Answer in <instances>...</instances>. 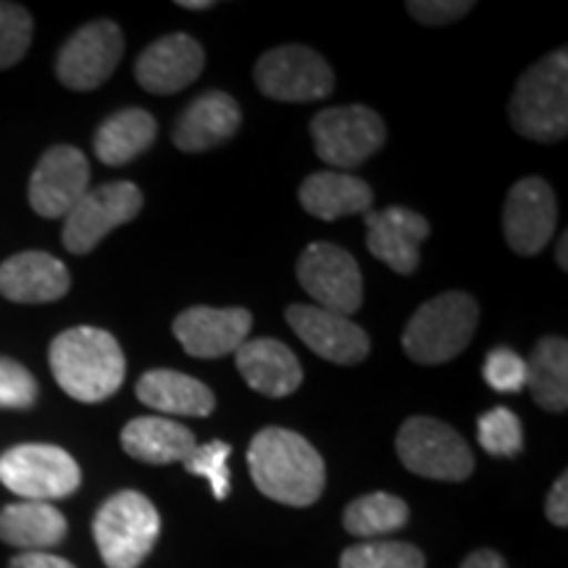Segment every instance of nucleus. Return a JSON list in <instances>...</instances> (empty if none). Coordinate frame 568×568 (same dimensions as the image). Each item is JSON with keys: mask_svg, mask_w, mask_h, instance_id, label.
I'll list each match as a JSON object with an SVG mask.
<instances>
[{"mask_svg": "<svg viewBox=\"0 0 568 568\" xmlns=\"http://www.w3.org/2000/svg\"><path fill=\"white\" fill-rule=\"evenodd\" d=\"M247 466L255 487L284 506H314L324 493V460L316 447L297 432L280 426L258 432L247 450Z\"/></svg>", "mask_w": 568, "mask_h": 568, "instance_id": "nucleus-1", "label": "nucleus"}, {"mask_svg": "<svg viewBox=\"0 0 568 568\" xmlns=\"http://www.w3.org/2000/svg\"><path fill=\"white\" fill-rule=\"evenodd\" d=\"M51 368L63 393L80 403H101L124 385L126 361L111 332L74 326L51 343Z\"/></svg>", "mask_w": 568, "mask_h": 568, "instance_id": "nucleus-2", "label": "nucleus"}, {"mask_svg": "<svg viewBox=\"0 0 568 568\" xmlns=\"http://www.w3.org/2000/svg\"><path fill=\"white\" fill-rule=\"evenodd\" d=\"M510 124L521 138L558 142L568 132V55L556 51L527 69L510 98Z\"/></svg>", "mask_w": 568, "mask_h": 568, "instance_id": "nucleus-3", "label": "nucleus"}, {"mask_svg": "<svg viewBox=\"0 0 568 568\" xmlns=\"http://www.w3.org/2000/svg\"><path fill=\"white\" fill-rule=\"evenodd\" d=\"M479 305L468 293H443L426 301L403 332V351L426 366L447 364L474 339Z\"/></svg>", "mask_w": 568, "mask_h": 568, "instance_id": "nucleus-4", "label": "nucleus"}, {"mask_svg": "<svg viewBox=\"0 0 568 568\" xmlns=\"http://www.w3.org/2000/svg\"><path fill=\"white\" fill-rule=\"evenodd\" d=\"M92 535L105 566L138 568L161 535V516L145 495L124 489L98 508Z\"/></svg>", "mask_w": 568, "mask_h": 568, "instance_id": "nucleus-5", "label": "nucleus"}, {"mask_svg": "<svg viewBox=\"0 0 568 568\" xmlns=\"http://www.w3.org/2000/svg\"><path fill=\"white\" fill-rule=\"evenodd\" d=\"M397 456L410 474L437 481H464L474 474V456L466 439L437 418L414 416L395 439Z\"/></svg>", "mask_w": 568, "mask_h": 568, "instance_id": "nucleus-6", "label": "nucleus"}, {"mask_svg": "<svg viewBox=\"0 0 568 568\" xmlns=\"http://www.w3.org/2000/svg\"><path fill=\"white\" fill-rule=\"evenodd\" d=\"M0 481L24 500L51 503L74 493L82 471L63 447L27 443L0 456Z\"/></svg>", "mask_w": 568, "mask_h": 568, "instance_id": "nucleus-7", "label": "nucleus"}, {"mask_svg": "<svg viewBox=\"0 0 568 568\" xmlns=\"http://www.w3.org/2000/svg\"><path fill=\"white\" fill-rule=\"evenodd\" d=\"M311 134L318 159L335 169H355L385 145L387 130L382 116L366 105H339L316 113Z\"/></svg>", "mask_w": 568, "mask_h": 568, "instance_id": "nucleus-8", "label": "nucleus"}, {"mask_svg": "<svg viewBox=\"0 0 568 568\" xmlns=\"http://www.w3.org/2000/svg\"><path fill=\"white\" fill-rule=\"evenodd\" d=\"M253 77L266 98L282 103L322 101L335 88L329 63L305 45H284L264 53Z\"/></svg>", "mask_w": 568, "mask_h": 568, "instance_id": "nucleus-9", "label": "nucleus"}, {"mask_svg": "<svg viewBox=\"0 0 568 568\" xmlns=\"http://www.w3.org/2000/svg\"><path fill=\"white\" fill-rule=\"evenodd\" d=\"M297 282L332 314H355L364 303V276L355 258L332 243H311L297 258Z\"/></svg>", "mask_w": 568, "mask_h": 568, "instance_id": "nucleus-10", "label": "nucleus"}, {"mask_svg": "<svg viewBox=\"0 0 568 568\" xmlns=\"http://www.w3.org/2000/svg\"><path fill=\"white\" fill-rule=\"evenodd\" d=\"M142 211V193L132 182H111L88 190L63 222V247L74 255L95 251L98 243L116 226L132 222Z\"/></svg>", "mask_w": 568, "mask_h": 568, "instance_id": "nucleus-11", "label": "nucleus"}, {"mask_svg": "<svg viewBox=\"0 0 568 568\" xmlns=\"http://www.w3.org/2000/svg\"><path fill=\"white\" fill-rule=\"evenodd\" d=\"M124 53V34L119 24L98 19L74 32L61 48L55 74L63 88L84 92L95 90L116 71Z\"/></svg>", "mask_w": 568, "mask_h": 568, "instance_id": "nucleus-12", "label": "nucleus"}, {"mask_svg": "<svg viewBox=\"0 0 568 568\" xmlns=\"http://www.w3.org/2000/svg\"><path fill=\"white\" fill-rule=\"evenodd\" d=\"M558 224V201L552 187L539 176L518 180L506 197L503 230L508 247L518 255H537L550 243Z\"/></svg>", "mask_w": 568, "mask_h": 568, "instance_id": "nucleus-13", "label": "nucleus"}, {"mask_svg": "<svg viewBox=\"0 0 568 568\" xmlns=\"http://www.w3.org/2000/svg\"><path fill=\"white\" fill-rule=\"evenodd\" d=\"M90 190V163L74 145L45 151L30 180V205L45 219H63Z\"/></svg>", "mask_w": 568, "mask_h": 568, "instance_id": "nucleus-14", "label": "nucleus"}, {"mask_svg": "<svg viewBox=\"0 0 568 568\" xmlns=\"http://www.w3.org/2000/svg\"><path fill=\"white\" fill-rule=\"evenodd\" d=\"M284 318L293 326L295 335L303 339L305 347H311L329 364H361L372 351L368 335L358 324H353L347 316L318 308V305H290Z\"/></svg>", "mask_w": 568, "mask_h": 568, "instance_id": "nucleus-15", "label": "nucleus"}, {"mask_svg": "<svg viewBox=\"0 0 568 568\" xmlns=\"http://www.w3.org/2000/svg\"><path fill=\"white\" fill-rule=\"evenodd\" d=\"M251 326L253 316L245 308L195 305L174 318L172 329L184 353L193 358H222L237 353V347L251 335Z\"/></svg>", "mask_w": 568, "mask_h": 568, "instance_id": "nucleus-16", "label": "nucleus"}, {"mask_svg": "<svg viewBox=\"0 0 568 568\" xmlns=\"http://www.w3.org/2000/svg\"><path fill=\"white\" fill-rule=\"evenodd\" d=\"M205 67V53L201 42L190 34H166L148 45L134 63V77L140 88L153 95H174L190 88Z\"/></svg>", "mask_w": 568, "mask_h": 568, "instance_id": "nucleus-17", "label": "nucleus"}, {"mask_svg": "<svg viewBox=\"0 0 568 568\" xmlns=\"http://www.w3.org/2000/svg\"><path fill=\"white\" fill-rule=\"evenodd\" d=\"M429 237V222L422 213L400 209L366 213V245L372 255L397 274H414L422 261V243Z\"/></svg>", "mask_w": 568, "mask_h": 568, "instance_id": "nucleus-18", "label": "nucleus"}, {"mask_svg": "<svg viewBox=\"0 0 568 568\" xmlns=\"http://www.w3.org/2000/svg\"><path fill=\"white\" fill-rule=\"evenodd\" d=\"M69 268L51 253L27 251L0 264V295L11 303H53L69 293Z\"/></svg>", "mask_w": 568, "mask_h": 568, "instance_id": "nucleus-19", "label": "nucleus"}, {"mask_svg": "<svg viewBox=\"0 0 568 568\" xmlns=\"http://www.w3.org/2000/svg\"><path fill=\"white\" fill-rule=\"evenodd\" d=\"M243 113L232 95L211 90L195 98L176 119L172 142L184 153H201L222 145L240 130Z\"/></svg>", "mask_w": 568, "mask_h": 568, "instance_id": "nucleus-20", "label": "nucleus"}, {"mask_svg": "<svg viewBox=\"0 0 568 568\" xmlns=\"http://www.w3.org/2000/svg\"><path fill=\"white\" fill-rule=\"evenodd\" d=\"M234 364L247 387L266 397L293 395L303 382L301 361L280 339H245L234 353Z\"/></svg>", "mask_w": 568, "mask_h": 568, "instance_id": "nucleus-21", "label": "nucleus"}, {"mask_svg": "<svg viewBox=\"0 0 568 568\" xmlns=\"http://www.w3.org/2000/svg\"><path fill=\"white\" fill-rule=\"evenodd\" d=\"M122 445L134 460L151 466L184 464L197 447L195 435L187 426L161 416L132 418L122 432Z\"/></svg>", "mask_w": 568, "mask_h": 568, "instance_id": "nucleus-22", "label": "nucleus"}, {"mask_svg": "<svg viewBox=\"0 0 568 568\" xmlns=\"http://www.w3.org/2000/svg\"><path fill=\"white\" fill-rule=\"evenodd\" d=\"M372 203L374 193L368 182L347 172H318L301 184V205L305 213L322 219V222L368 213Z\"/></svg>", "mask_w": 568, "mask_h": 568, "instance_id": "nucleus-23", "label": "nucleus"}, {"mask_svg": "<svg viewBox=\"0 0 568 568\" xmlns=\"http://www.w3.org/2000/svg\"><path fill=\"white\" fill-rule=\"evenodd\" d=\"M138 397L148 408L169 416H211L216 397L203 382L193 376L172 372V368H153L138 382Z\"/></svg>", "mask_w": 568, "mask_h": 568, "instance_id": "nucleus-24", "label": "nucleus"}, {"mask_svg": "<svg viewBox=\"0 0 568 568\" xmlns=\"http://www.w3.org/2000/svg\"><path fill=\"white\" fill-rule=\"evenodd\" d=\"M67 518L51 503L21 500L0 510V539L24 552H45L63 542Z\"/></svg>", "mask_w": 568, "mask_h": 568, "instance_id": "nucleus-25", "label": "nucleus"}, {"mask_svg": "<svg viewBox=\"0 0 568 568\" xmlns=\"http://www.w3.org/2000/svg\"><path fill=\"white\" fill-rule=\"evenodd\" d=\"M155 134H159V124L151 113L145 109H124L98 126L92 148L105 166H124L153 145Z\"/></svg>", "mask_w": 568, "mask_h": 568, "instance_id": "nucleus-26", "label": "nucleus"}, {"mask_svg": "<svg viewBox=\"0 0 568 568\" xmlns=\"http://www.w3.org/2000/svg\"><path fill=\"white\" fill-rule=\"evenodd\" d=\"M527 387L539 408L564 414L568 406V343L564 337L539 339L527 361Z\"/></svg>", "mask_w": 568, "mask_h": 568, "instance_id": "nucleus-27", "label": "nucleus"}, {"mask_svg": "<svg viewBox=\"0 0 568 568\" xmlns=\"http://www.w3.org/2000/svg\"><path fill=\"white\" fill-rule=\"evenodd\" d=\"M410 510L400 497L389 493H372L355 497L345 508L343 524L353 537H382L393 535L408 524Z\"/></svg>", "mask_w": 568, "mask_h": 568, "instance_id": "nucleus-28", "label": "nucleus"}, {"mask_svg": "<svg viewBox=\"0 0 568 568\" xmlns=\"http://www.w3.org/2000/svg\"><path fill=\"white\" fill-rule=\"evenodd\" d=\"M424 552L408 542H358L339 558V568H424Z\"/></svg>", "mask_w": 568, "mask_h": 568, "instance_id": "nucleus-29", "label": "nucleus"}, {"mask_svg": "<svg viewBox=\"0 0 568 568\" xmlns=\"http://www.w3.org/2000/svg\"><path fill=\"white\" fill-rule=\"evenodd\" d=\"M479 445L485 447L489 456H503L510 458L516 453H521L524 435H521V422L510 408H493L487 414L479 416Z\"/></svg>", "mask_w": 568, "mask_h": 568, "instance_id": "nucleus-30", "label": "nucleus"}, {"mask_svg": "<svg viewBox=\"0 0 568 568\" xmlns=\"http://www.w3.org/2000/svg\"><path fill=\"white\" fill-rule=\"evenodd\" d=\"M232 456V445L222 443V439H213L209 445L195 447L193 456L184 460V468H187L193 477H203L213 489V497L216 500H226L230 497V468H226V460Z\"/></svg>", "mask_w": 568, "mask_h": 568, "instance_id": "nucleus-31", "label": "nucleus"}, {"mask_svg": "<svg viewBox=\"0 0 568 568\" xmlns=\"http://www.w3.org/2000/svg\"><path fill=\"white\" fill-rule=\"evenodd\" d=\"M32 42L30 11L17 3H0V69H9L24 59Z\"/></svg>", "mask_w": 568, "mask_h": 568, "instance_id": "nucleus-32", "label": "nucleus"}, {"mask_svg": "<svg viewBox=\"0 0 568 568\" xmlns=\"http://www.w3.org/2000/svg\"><path fill=\"white\" fill-rule=\"evenodd\" d=\"M485 382L495 393H521L527 387V361L510 347H495L485 358Z\"/></svg>", "mask_w": 568, "mask_h": 568, "instance_id": "nucleus-33", "label": "nucleus"}, {"mask_svg": "<svg viewBox=\"0 0 568 568\" xmlns=\"http://www.w3.org/2000/svg\"><path fill=\"white\" fill-rule=\"evenodd\" d=\"M38 403V382L19 361L0 355V408L27 410Z\"/></svg>", "mask_w": 568, "mask_h": 568, "instance_id": "nucleus-34", "label": "nucleus"}, {"mask_svg": "<svg viewBox=\"0 0 568 568\" xmlns=\"http://www.w3.org/2000/svg\"><path fill=\"white\" fill-rule=\"evenodd\" d=\"M471 9L474 3H468V0H414V3H408L410 17L429 27L450 24V21L466 17Z\"/></svg>", "mask_w": 568, "mask_h": 568, "instance_id": "nucleus-35", "label": "nucleus"}, {"mask_svg": "<svg viewBox=\"0 0 568 568\" xmlns=\"http://www.w3.org/2000/svg\"><path fill=\"white\" fill-rule=\"evenodd\" d=\"M545 514H548L550 524L556 527H566L568 524V477H558L556 485H552L548 503H545Z\"/></svg>", "mask_w": 568, "mask_h": 568, "instance_id": "nucleus-36", "label": "nucleus"}, {"mask_svg": "<svg viewBox=\"0 0 568 568\" xmlns=\"http://www.w3.org/2000/svg\"><path fill=\"white\" fill-rule=\"evenodd\" d=\"M9 568H77V566H71L67 558L51 556V552H21V556L11 558Z\"/></svg>", "mask_w": 568, "mask_h": 568, "instance_id": "nucleus-37", "label": "nucleus"}, {"mask_svg": "<svg viewBox=\"0 0 568 568\" xmlns=\"http://www.w3.org/2000/svg\"><path fill=\"white\" fill-rule=\"evenodd\" d=\"M460 568H508V566L506 560H503V556H497L495 550H477L464 560V566Z\"/></svg>", "mask_w": 568, "mask_h": 568, "instance_id": "nucleus-38", "label": "nucleus"}, {"mask_svg": "<svg viewBox=\"0 0 568 568\" xmlns=\"http://www.w3.org/2000/svg\"><path fill=\"white\" fill-rule=\"evenodd\" d=\"M566 247H568V234L564 232V234H560V243H558V251H556V258H558V266H560V272H568Z\"/></svg>", "mask_w": 568, "mask_h": 568, "instance_id": "nucleus-39", "label": "nucleus"}, {"mask_svg": "<svg viewBox=\"0 0 568 568\" xmlns=\"http://www.w3.org/2000/svg\"><path fill=\"white\" fill-rule=\"evenodd\" d=\"M180 6L182 9H190V11H205V9H211V0H180Z\"/></svg>", "mask_w": 568, "mask_h": 568, "instance_id": "nucleus-40", "label": "nucleus"}]
</instances>
